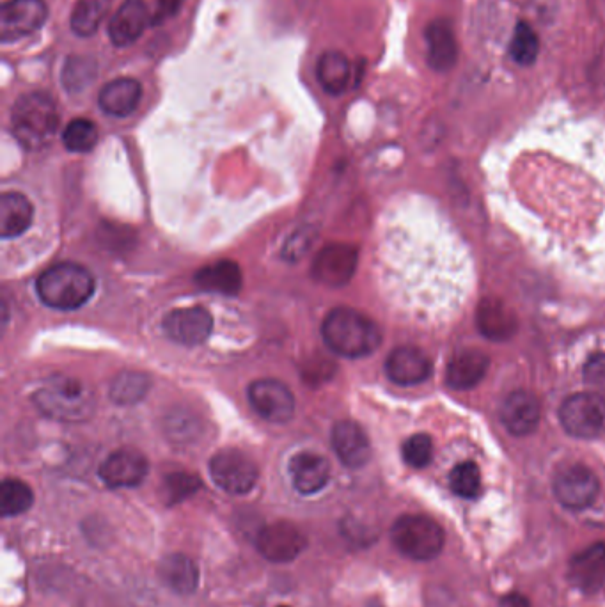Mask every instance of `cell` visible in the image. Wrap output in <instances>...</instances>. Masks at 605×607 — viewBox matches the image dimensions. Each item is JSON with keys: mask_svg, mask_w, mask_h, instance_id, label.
I'll return each instance as SVG.
<instances>
[{"mask_svg": "<svg viewBox=\"0 0 605 607\" xmlns=\"http://www.w3.org/2000/svg\"><path fill=\"white\" fill-rule=\"evenodd\" d=\"M34 208L20 192H6L0 198V235L2 238L20 237L31 228Z\"/></svg>", "mask_w": 605, "mask_h": 607, "instance_id": "obj_25", "label": "cell"}, {"mask_svg": "<svg viewBox=\"0 0 605 607\" xmlns=\"http://www.w3.org/2000/svg\"><path fill=\"white\" fill-rule=\"evenodd\" d=\"M63 142L68 151L87 153L93 150L98 142V128L89 119H73L70 125L64 128Z\"/></svg>", "mask_w": 605, "mask_h": 607, "instance_id": "obj_34", "label": "cell"}, {"mask_svg": "<svg viewBox=\"0 0 605 607\" xmlns=\"http://www.w3.org/2000/svg\"><path fill=\"white\" fill-rule=\"evenodd\" d=\"M141 98L142 87L139 80L121 77L102 87L98 95V105L109 116L126 118L137 109Z\"/></svg>", "mask_w": 605, "mask_h": 607, "instance_id": "obj_24", "label": "cell"}, {"mask_svg": "<svg viewBox=\"0 0 605 607\" xmlns=\"http://www.w3.org/2000/svg\"><path fill=\"white\" fill-rule=\"evenodd\" d=\"M95 277L77 263H59L41 274L36 292L48 308L71 311L89 302L95 293Z\"/></svg>", "mask_w": 605, "mask_h": 607, "instance_id": "obj_4", "label": "cell"}, {"mask_svg": "<svg viewBox=\"0 0 605 607\" xmlns=\"http://www.w3.org/2000/svg\"><path fill=\"white\" fill-rule=\"evenodd\" d=\"M306 535L290 522H275L261 529L256 538L258 551L274 563H288L306 549Z\"/></svg>", "mask_w": 605, "mask_h": 607, "instance_id": "obj_12", "label": "cell"}, {"mask_svg": "<svg viewBox=\"0 0 605 607\" xmlns=\"http://www.w3.org/2000/svg\"><path fill=\"white\" fill-rule=\"evenodd\" d=\"M559 423L577 439L605 435V396L595 391L568 396L559 409Z\"/></svg>", "mask_w": 605, "mask_h": 607, "instance_id": "obj_6", "label": "cell"}, {"mask_svg": "<svg viewBox=\"0 0 605 607\" xmlns=\"http://www.w3.org/2000/svg\"><path fill=\"white\" fill-rule=\"evenodd\" d=\"M34 503L32 489L20 480H4L0 487V512L4 517H15L31 510Z\"/></svg>", "mask_w": 605, "mask_h": 607, "instance_id": "obj_31", "label": "cell"}, {"mask_svg": "<svg viewBox=\"0 0 605 607\" xmlns=\"http://www.w3.org/2000/svg\"><path fill=\"white\" fill-rule=\"evenodd\" d=\"M568 577L582 592L597 593L605 590V542L586 547L570 561Z\"/></svg>", "mask_w": 605, "mask_h": 607, "instance_id": "obj_18", "label": "cell"}, {"mask_svg": "<svg viewBox=\"0 0 605 607\" xmlns=\"http://www.w3.org/2000/svg\"><path fill=\"white\" fill-rule=\"evenodd\" d=\"M476 325L485 338L504 341L517 331V316L503 300L483 299L476 311Z\"/></svg>", "mask_w": 605, "mask_h": 607, "instance_id": "obj_23", "label": "cell"}, {"mask_svg": "<svg viewBox=\"0 0 605 607\" xmlns=\"http://www.w3.org/2000/svg\"><path fill=\"white\" fill-rule=\"evenodd\" d=\"M401 457L407 466L414 467V469H423L428 466L433 458L432 437L426 434L412 435L403 442Z\"/></svg>", "mask_w": 605, "mask_h": 607, "instance_id": "obj_36", "label": "cell"}, {"mask_svg": "<svg viewBox=\"0 0 605 607\" xmlns=\"http://www.w3.org/2000/svg\"><path fill=\"white\" fill-rule=\"evenodd\" d=\"M359 254L352 245L334 244L325 247L313 263V277L329 288H341L354 277Z\"/></svg>", "mask_w": 605, "mask_h": 607, "instance_id": "obj_13", "label": "cell"}, {"mask_svg": "<svg viewBox=\"0 0 605 607\" xmlns=\"http://www.w3.org/2000/svg\"><path fill=\"white\" fill-rule=\"evenodd\" d=\"M247 395L252 409L270 423H286L295 414V396L279 380H256Z\"/></svg>", "mask_w": 605, "mask_h": 607, "instance_id": "obj_10", "label": "cell"}, {"mask_svg": "<svg viewBox=\"0 0 605 607\" xmlns=\"http://www.w3.org/2000/svg\"><path fill=\"white\" fill-rule=\"evenodd\" d=\"M164 331L169 338L180 345L197 347L210 338L213 331V316L208 309L199 306L174 309L164 318Z\"/></svg>", "mask_w": 605, "mask_h": 607, "instance_id": "obj_11", "label": "cell"}, {"mask_svg": "<svg viewBox=\"0 0 605 607\" xmlns=\"http://www.w3.org/2000/svg\"><path fill=\"white\" fill-rule=\"evenodd\" d=\"M391 540L405 558L430 561L444 549L446 535L439 522L426 515H403L393 524Z\"/></svg>", "mask_w": 605, "mask_h": 607, "instance_id": "obj_5", "label": "cell"}, {"mask_svg": "<svg viewBox=\"0 0 605 607\" xmlns=\"http://www.w3.org/2000/svg\"><path fill=\"white\" fill-rule=\"evenodd\" d=\"M112 0H77L71 11L70 27L80 38L93 36L109 13Z\"/></svg>", "mask_w": 605, "mask_h": 607, "instance_id": "obj_29", "label": "cell"}, {"mask_svg": "<svg viewBox=\"0 0 605 607\" xmlns=\"http://www.w3.org/2000/svg\"><path fill=\"white\" fill-rule=\"evenodd\" d=\"M32 400L43 416L63 423H82L96 410L93 391L80 380L64 375L50 377L34 393Z\"/></svg>", "mask_w": 605, "mask_h": 607, "instance_id": "obj_3", "label": "cell"}, {"mask_svg": "<svg viewBox=\"0 0 605 607\" xmlns=\"http://www.w3.org/2000/svg\"><path fill=\"white\" fill-rule=\"evenodd\" d=\"M196 283L205 292L222 293V295H236L242 290V270L235 261L222 260L215 265L205 267L196 274Z\"/></svg>", "mask_w": 605, "mask_h": 607, "instance_id": "obj_27", "label": "cell"}, {"mask_svg": "<svg viewBox=\"0 0 605 607\" xmlns=\"http://www.w3.org/2000/svg\"><path fill=\"white\" fill-rule=\"evenodd\" d=\"M48 18L43 0H8L0 9V38L4 43L22 40L40 31Z\"/></svg>", "mask_w": 605, "mask_h": 607, "instance_id": "obj_9", "label": "cell"}, {"mask_svg": "<svg viewBox=\"0 0 605 607\" xmlns=\"http://www.w3.org/2000/svg\"><path fill=\"white\" fill-rule=\"evenodd\" d=\"M316 75H318V80H320L323 89L329 95L339 96L343 95L350 86L352 66H350V61L346 59L345 54L327 52L318 61Z\"/></svg>", "mask_w": 605, "mask_h": 607, "instance_id": "obj_28", "label": "cell"}, {"mask_svg": "<svg viewBox=\"0 0 605 607\" xmlns=\"http://www.w3.org/2000/svg\"><path fill=\"white\" fill-rule=\"evenodd\" d=\"M160 577L173 592L180 595H190L197 590L199 584V570L196 563L187 558L185 554H169L165 556L160 567Z\"/></svg>", "mask_w": 605, "mask_h": 607, "instance_id": "obj_26", "label": "cell"}, {"mask_svg": "<svg viewBox=\"0 0 605 607\" xmlns=\"http://www.w3.org/2000/svg\"><path fill=\"white\" fill-rule=\"evenodd\" d=\"M322 336L332 352L348 359L373 354L382 343L378 325L350 308L332 309L323 320Z\"/></svg>", "mask_w": 605, "mask_h": 607, "instance_id": "obj_2", "label": "cell"}, {"mask_svg": "<svg viewBox=\"0 0 605 607\" xmlns=\"http://www.w3.org/2000/svg\"><path fill=\"white\" fill-rule=\"evenodd\" d=\"M433 364L430 357L416 347H398L385 361V373L398 386H417L430 379Z\"/></svg>", "mask_w": 605, "mask_h": 607, "instance_id": "obj_15", "label": "cell"}, {"mask_svg": "<svg viewBox=\"0 0 605 607\" xmlns=\"http://www.w3.org/2000/svg\"><path fill=\"white\" fill-rule=\"evenodd\" d=\"M201 489V480L194 474L174 473L169 474L164 481V497L167 505H178L187 497L196 494Z\"/></svg>", "mask_w": 605, "mask_h": 607, "instance_id": "obj_37", "label": "cell"}, {"mask_svg": "<svg viewBox=\"0 0 605 607\" xmlns=\"http://www.w3.org/2000/svg\"><path fill=\"white\" fill-rule=\"evenodd\" d=\"M426 61L433 71L446 73L458 61V43L448 20H433L425 31Z\"/></svg>", "mask_w": 605, "mask_h": 607, "instance_id": "obj_20", "label": "cell"}, {"mask_svg": "<svg viewBox=\"0 0 605 607\" xmlns=\"http://www.w3.org/2000/svg\"><path fill=\"white\" fill-rule=\"evenodd\" d=\"M449 487L456 496L464 499H474L480 496L481 473L480 467L474 462H462L449 474Z\"/></svg>", "mask_w": 605, "mask_h": 607, "instance_id": "obj_35", "label": "cell"}, {"mask_svg": "<svg viewBox=\"0 0 605 607\" xmlns=\"http://www.w3.org/2000/svg\"><path fill=\"white\" fill-rule=\"evenodd\" d=\"M542 418L540 400L533 393L519 389L506 396L501 405V421L511 435L526 437L533 434Z\"/></svg>", "mask_w": 605, "mask_h": 607, "instance_id": "obj_16", "label": "cell"}, {"mask_svg": "<svg viewBox=\"0 0 605 607\" xmlns=\"http://www.w3.org/2000/svg\"><path fill=\"white\" fill-rule=\"evenodd\" d=\"M183 2L185 0H157V11L151 16V24H164L165 20L178 15Z\"/></svg>", "mask_w": 605, "mask_h": 607, "instance_id": "obj_39", "label": "cell"}, {"mask_svg": "<svg viewBox=\"0 0 605 607\" xmlns=\"http://www.w3.org/2000/svg\"><path fill=\"white\" fill-rule=\"evenodd\" d=\"M95 59L91 57L73 56L66 61L63 68V86L68 93H80L96 79Z\"/></svg>", "mask_w": 605, "mask_h": 607, "instance_id": "obj_32", "label": "cell"}, {"mask_svg": "<svg viewBox=\"0 0 605 607\" xmlns=\"http://www.w3.org/2000/svg\"><path fill=\"white\" fill-rule=\"evenodd\" d=\"M291 483L300 494L313 496L316 492L325 489L330 480V466L327 458L316 453H299L291 458L290 466Z\"/></svg>", "mask_w": 605, "mask_h": 607, "instance_id": "obj_21", "label": "cell"}, {"mask_svg": "<svg viewBox=\"0 0 605 607\" xmlns=\"http://www.w3.org/2000/svg\"><path fill=\"white\" fill-rule=\"evenodd\" d=\"M490 359L481 350H464L449 361L446 384L455 391H469L485 379Z\"/></svg>", "mask_w": 605, "mask_h": 607, "instance_id": "obj_22", "label": "cell"}, {"mask_svg": "<svg viewBox=\"0 0 605 607\" xmlns=\"http://www.w3.org/2000/svg\"><path fill=\"white\" fill-rule=\"evenodd\" d=\"M540 52V40L535 29L527 22H519L510 41V56L520 66L535 64Z\"/></svg>", "mask_w": 605, "mask_h": 607, "instance_id": "obj_33", "label": "cell"}, {"mask_svg": "<svg viewBox=\"0 0 605 607\" xmlns=\"http://www.w3.org/2000/svg\"><path fill=\"white\" fill-rule=\"evenodd\" d=\"M59 123L54 98L41 91L20 96L11 111V132L25 150H45L54 141Z\"/></svg>", "mask_w": 605, "mask_h": 607, "instance_id": "obj_1", "label": "cell"}, {"mask_svg": "<svg viewBox=\"0 0 605 607\" xmlns=\"http://www.w3.org/2000/svg\"><path fill=\"white\" fill-rule=\"evenodd\" d=\"M151 379L141 371H123L110 384V400L118 405H135L150 391Z\"/></svg>", "mask_w": 605, "mask_h": 607, "instance_id": "obj_30", "label": "cell"}, {"mask_svg": "<svg viewBox=\"0 0 605 607\" xmlns=\"http://www.w3.org/2000/svg\"><path fill=\"white\" fill-rule=\"evenodd\" d=\"M150 22V11L144 0H125L110 20V41L116 47H128L141 38Z\"/></svg>", "mask_w": 605, "mask_h": 607, "instance_id": "obj_19", "label": "cell"}, {"mask_svg": "<svg viewBox=\"0 0 605 607\" xmlns=\"http://www.w3.org/2000/svg\"><path fill=\"white\" fill-rule=\"evenodd\" d=\"M210 474L219 489L233 496H244L251 492L260 478L258 466L238 450L219 451L210 460Z\"/></svg>", "mask_w": 605, "mask_h": 607, "instance_id": "obj_7", "label": "cell"}, {"mask_svg": "<svg viewBox=\"0 0 605 607\" xmlns=\"http://www.w3.org/2000/svg\"><path fill=\"white\" fill-rule=\"evenodd\" d=\"M552 489L559 505L581 512L597 501L600 481L590 467L575 464L561 469L556 474Z\"/></svg>", "mask_w": 605, "mask_h": 607, "instance_id": "obj_8", "label": "cell"}, {"mask_svg": "<svg viewBox=\"0 0 605 607\" xmlns=\"http://www.w3.org/2000/svg\"><path fill=\"white\" fill-rule=\"evenodd\" d=\"M586 384L597 387L598 391H605V355L597 354L591 357L584 368ZM597 391V393H598Z\"/></svg>", "mask_w": 605, "mask_h": 607, "instance_id": "obj_38", "label": "cell"}, {"mask_svg": "<svg viewBox=\"0 0 605 607\" xmlns=\"http://www.w3.org/2000/svg\"><path fill=\"white\" fill-rule=\"evenodd\" d=\"M281 607H288V606H281Z\"/></svg>", "mask_w": 605, "mask_h": 607, "instance_id": "obj_40", "label": "cell"}, {"mask_svg": "<svg viewBox=\"0 0 605 607\" xmlns=\"http://www.w3.org/2000/svg\"><path fill=\"white\" fill-rule=\"evenodd\" d=\"M150 471L146 457L135 450H118L105 458L100 478L110 489H130L141 485Z\"/></svg>", "mask_w": 605, "mask_h": 607, "instance_id": "obj_14", "label": "cell"}, {"mask_svg": "<svg viewBox=\"0 0 605 607\" xmlns=\"http://www.w3.org/2000/svg\"><path fill=\"white\" fill-rule=\"evenodd\" d=\"M332 448L339 460L350 469H361L370 462V439L354 421H339L332 428Z\"/></svg>", "mask_w": 605, "mask_h": 607, "instance_id": "obj_17", "label": "cell"}]
</instances>
